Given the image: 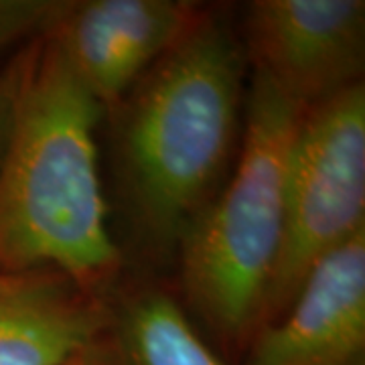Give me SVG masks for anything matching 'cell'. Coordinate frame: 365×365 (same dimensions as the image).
<instances>
[{
    "mask_svg": "<svg viewBox=\"0 0 365 365\" xmlns=\"http://www.w3.org/2000/svg\"><path fill=\"white\" fill-rule=\"evenodd\" d=\"M246 67L232 23L207 6L110 110L118 191L136 244L153 260L177 256L222 189L242 143Z\"/></svg>",
    "mask_w": 365,
    "mask_h": 365,
    "instance_id": "1",
    "label": "cell"
},
{
    "mask_svg": "<svg viewBox=\"0 0 365 365\" xmlns=\"http://www.w3.org/2000/svg\"><path fill=\"white\" fill-rule=\"evenodd\" d=\"M102 114L53 39L19 51L16 122L0 167V272L55 268L108 297L122 254L98 169Z\"/></svg>",
    "mask_w": 365,
    "mask_h": 365,
    "instance_id": "2",
    "label": "cell"
},
{
    "mask_svg": "<svg viewBox=\"0 0 365 365\" xmlns=\"http://www.w3.org/2000/svg\"><path fill=\"white\" fill-rule=\"evenodd\" d=\"M304 108L252 76L234 173L191 223L179 246L189 311L225 347L260 333L284 237L292 144Z\"/></svg>",
    "mask_w": 365,
    "mask_h": 365,
    "instance_id": "3",
    "label": "cell"
},
{
    "mask_svg": "<svg viewBox=\"0 0 365 365\" xmlns=\"http://www.w3.org/2000/svg\"><path fill=\"white\" fill-rule=\"evenodd\" d=\"M365 227L364 81L302 112L288 165L284 237L262 329L278 321L314 264ZM260 329V331H262Z\"/></svg>",
    "mask_w": 365,
    "mask_h": 365,
    "instance_id": "4",
    "label": "cell"
},
{
    "mask_svg": "<svg viewBox=\"0 0 365 365\" xmlns=\"http://www.w3.org/2000/svg\"><path fill=\"white\" fill-rule=\"evenodd\" d=\"M242 47L254 73L300 108L364 81V0H256Z\"/></svg>",
    "mask_w": 365,
    "mask_h": 365,
    "instance_id": "5",
    "label": "cell"
},
{
    "mask_svg": "<svg viewBox=\"0 0 365 365\" xmlns=\"http://www.w3.org/2000/svg\"><path fill=\"white\" fill-rule=\"evenodd\" d=\"M199 11L185 0H69L49 39L93 100L112 110Z\"/></svg>",
    "mask_w": 365,
    "mask_h": 365,
    "instance_id": "6",
    "label": "cell"
},
{
    "mask_svg": "<svg viewBox=\"0 0 365 365\" xmlns=\"http://www.w3.org/2000/svg\"><path fill=\"white\" fill-rule=\"evenodd\" d=\"M365 351V227L304 278L252 341L250 365H351Z\"/></svg>",
    "mask_w": 365,
    "mask_h": 365,
    "instance_id": "7",
    "label": "cell"
},
{
    "mask_svg": "<svg viewBox=\"0 0 365 365\" xmlns=\"http://www.w3.org/2000/svg\"><path fill=\"white\" fill-rule=\"evenodd\" d=\"M110 321L108 297L61 270L0 272V365H78Z\"/></svg>",
    "mask_w": 365,
    "mask_h": 365,
    "instance_id": "8",
    "label": "cell"
},
{
    "mask_svg": "<svg viewBox=\"0 0 365 365\" xmlns=\"http://www.w3.org/2000/svg\"><path fill=\"white\" fill-rule=\"evenodd\" d=\"M110 329L118 333L128 365H225L211 351L177 299L146 287L112 311Z\"/></svg>",
    "mask_w": 365,
    "mask_h": 365,
    "instance_id": "9",
    "label": "cell"
},
{
    "mask_svg": "<svg viewBox=\"0 0 365 365\" xmlns=\"http://www.w3.org/2000/svg\"><path fill=\"white\" fill-rule=\"evenodd\" d=\"M69 0H0V57L49 37Z\"/></svg>",
    "mask_w": 365,
    "mask_h": 365,
    "instance_id": "10",
    "label": "cell"
},
{
    "mask_svg": "<svg viewBox=\"0 0 365 365\" xmlns=\"http://www.w3.org/2000/svg\"><path fill=\"white\" fill-rule=\"evenodd\" d=\"M19 106V53L0 67V167L13 138Z\"/></svg>",
    "mask_w": 365,
    "mask_h": 365,
    "instance_id": "11",
    "label": "cell"
},
{
    "mask_svg": "<svg viewBox=\"0 0 365 365\" xmlns=\"http://www.w3.org/2000/svg\"><path fill=\"white\" fill-rule=\"evenodd\" d=\"M351 365H365L364 364V357H361V359H357V361H355V364H351Z\"/></svg>",
    "mask_w": 365,
    "mask_h": 365,
    "instance_id": "12",
    "label": "cell"
}]
</instances>
